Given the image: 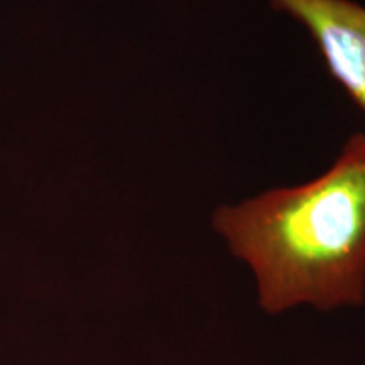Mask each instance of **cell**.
Here are the masks:
<instances>
[{
    "label": "cell",
    "mask_w": 365,
    "mask_h": 365,
    "mask_svg": "<svg viewBox=\"0 0 365 365\" xmlns=\"http://www.w3.org/2000/svg\"><path fill=\"white\" fill-rule=\"evenodd\" d=\"M303 24L327 70L365 112V7L352 0H271Z\"/></svg>",
    "instance_id": "cell-2"
},
{
    "label": "cell",
    "mask_w": 365,
    "mask_h": 365,
    "mask_svg": "<svg viewBox=\"0 0 365 365\" xmlns=\"http://www.w3.org/2000/svg\"><path fill=\"white\" fill-rule=\"evenodd\" d=\"M213 227L252 269L259 304L328 312L365 301V134L317 180L222 207Z\"/></svg>",
    "instance_id": "cell-1"
}]
</instances>
